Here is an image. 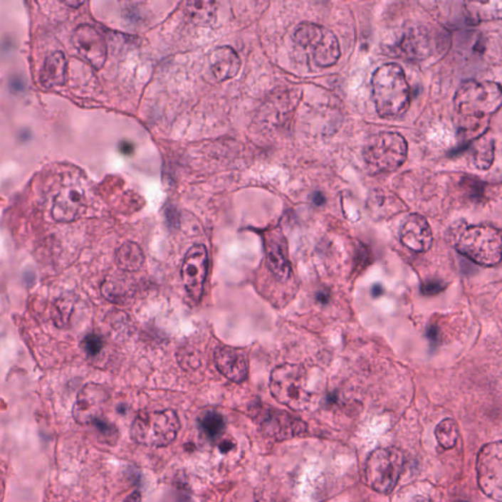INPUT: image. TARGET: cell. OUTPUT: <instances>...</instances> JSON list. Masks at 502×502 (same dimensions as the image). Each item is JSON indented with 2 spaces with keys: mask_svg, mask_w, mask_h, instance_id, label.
I'll list each match as a JSON object with an SVG mask.
<instances>
[{
  "mask_svg": "<svg viewBox=\"0 0 502 502\" xmlns=\"http://www.w3.org/2000/svg\"><path fill=\"white\" fill-rule=\"evenodd\" d=\"M474 164L479 169L490 168L493 160V142L483 140L477 145L474 152Z\"/></svg>",
  "mask_w": 502,
  "mask_h": 502,
  "instance_id": "d4e9b609",
  "label": "cell"
},
{
  "mask_svg": "<svg viewBox=\"0 0 502 502\" xmlns=\"http://www.w3.org/2000/svg\"><path fill=\"white\" fill-rule=\"evenodd\" d=\"M101 291L108 300L121 303L129 296V283L125 280L117 279L115 277L108 278L104 281Z\"/></svg>",
  "mask_w": 502,
  "mask_h": 502,
  "instance_id": "44dd1931",
  "label": "cell"
},
{
  "mask_svg": "<svg viewBox=\"0 0 502 502\" xmlns=\"http://www.w3.org/2000/svg\"><path fill=\"white\" fill-rule=\"evenodd\" d=\"M501 90L493 82L468 80L454 96L457 129L466 137H480L488 128L491 117L501 108Z\"/></svg>",
  "mask_w": 502,
  "mask_h": 502,
  "instance_id": "6da1fadb",
  "label": "cell"
},
{
  "mask_svg": "<svg viewBox=\"0 0 502 502\" xmlns=\"http://www.w3.org/2000/svg\"><path fill=\"white\" fill-rule=\"evenodd\" d=\"M82 347L88 355L95 356L103 350V342L100 335L90 334L83 340Z\"/></svg>",
  "mask_w": 502,
  "mask_h": 502,
  "instance_id": "484cf974",
  "label": "cell"
},
{
  "mask_svg": "<svg viewBox=\"0 0 502 502\" xmlns=\"http://www.w3.org/2000/svg\"><path fill=\"white\" fill-rule=\"evenodd\" d=\"M407 140L399 132H381L369 137L364 160L371 171L389 173L399 169L407 158Z\"/></svg>",
  "mask_w": 502,
  "mask_h": 502,
  "instance_id": "5b68a950",
  "label": "cell"
},
{
  "mask_svg": "<svg viewBox=\"0 0 502 502\" xmlns=\"http://www.w3.org/2000/svg\"><path fill=\"white\" fill-rule=\"evenodd\" d=\"M108 399V392L98 385L85 387L78 397L73 415L80 425H90L101 418L103 405Z\"/></svg>",
  "mask_w": 502,
  "mask_h": 502,
  "instance_id": "4fadbf2b",
  "label": "cell"
},
{
  "mask_svg": "<svg viewBox=\"0 0 502 502\" xmlns=\"http://www.w3.org/2000/svg\"><path fill=\"white\" fill-rule=\"evenodd\" d=\"M270 391L281 404L291 410L306 409L310 394L306 389V377L303 367L283 364L276 367L270 378Z\"/></svg>",
  "mask_w": 502,
  "mask_h": 502,
  "instance_id": "52a82bcc",
  "label": "cell"
},
{
  "mask_svg": "<svg viewBox=\"0 0 502 502\" xmlns=\"http://www.w3.org/2000/svg\"><path fill=\"white\" fill-rule=\"evenodd\" d=\"M200 428L210 438L214 439L220 436L225 430V420L220 413L215 411H208L199 420Z\"/></svg>",
  "mask_w": 502,
  "mask_h": 502,
  "instance_id": "603a6c76",
  "label": "cell"
},
{
  "mask_svg": "<svg viewBox=\"0 0 502 502\" xmlns=\"http://www.w3.org/2000/svg\"><path fill=\"white\" fill-rule=\"evenodd\" d=\"M252 417L256 419L261 431L276 441H287L306 432V424L300 419L272 407H256Z\"/></svg>",
  "mask_w": 502,
  "mask_h": 502,
  "instance_id": "30bf717a",
  "label": "cell"
},
{
  "mask_svg": "<svg viewBox=\"0 0 502 502\" xmlns=\"http://www.w3.org/2000/svg\"><path fill=\"white\" fill-rule=\"evenodd\" d=\"M298 48L311 57L316 66L328 68L337 63L340 48L337 36L332 31L314 23H301L293 33Z\"/></svg>",
  "mask_w": 502,
  "mask_h": 502,
  "instance_id": "8992f818",
  "label": "cell"
},
{
  "mask_svg": "<svg viewBox=\"0 0 502 502\" xmlns=\"http://www.w3.org/2000/svg\"><path fill=\"white\" fill-rule=\"evenodd\" d=\"M67 59L62 51L49 54L44 60L40 80L44 88L61 87L66 83Z\"/></svg>",
  "mask_w": 502,
  "mask_h": 502,
  "instance_id": "d6986e66",
  "label": "cell"
},
{
  "mask_svg": "<svg viewBox=\"0 0 502 502\" xmlns=\"http://www.w3.org/2000/svg\"><path fill=\"white\" fill-rule=\"evenodd\" d=\"M179 428L181 423L175 411L140 412L132 424L131 436L142 446L164 447L175 441Z\"/></svg>",
  "mask_w": 502,
  "mask_h": 502,
  "instance_id": "277c9868",
  "label": "cell"
},
{
  "mask_svg": "<svg viewBox=\"0 0 502 502\" xmlns=\"http://www.w3.org/2000/svg\"><path fill=\"white\" fill-rule=\"evenodd\" d=\"M217 4L214 1L187 2V10L192 19L199 23H209L214 18Z\"/></svg>",
  "mask_w": 502,
  "mask_h": 502,
  "instance_id": "cb8c5ba5",
  "label": "cell"
},
{
  "mask_svg": "<svg viewBox=\"0 0 502 502\" xmlns=\"http://www.w3.org/2000/svg\"><path fill=\"white\" fill-rule=\"evenodd\" d=\"M216 367L220 373L235 383L246 381L249 366L243 351L231 347L218 348L215 352Z\"/></svg>",
  "mask_w": 502,
  "mask_h": 502,
  "instance_id": "e0dca14e",
  "label": "cell"
},
{
  "mask_svg": "<svg viewBox=\"0 0 502 502\" xmlns=\"http://www.w3.org/2000/svg\"><path fill=\"white\" fill-rule=\"evenodd\" d=\"M210 67L216 80L223 82L236 76L241 67V60L233 48L222 46L210 54Z\"/></svg>",
  "mask_w": 502,
  "mask_h": 502,
  "instance_id": "ac0fdd59",
  "label": "cell"
},
{
  "mask_svg": "<svg viewBox=\"0 0 502 502\" xmlns=\"http://www.w3.org/2000/svg\"><path fill=\"white\" fill-rule=\"evenodd\" d=\"M64 4L66 5H68V6L74 7V9H78V7H79L80 5H82L83 4H84V2L66 1V2H64Z\"/></svg>",
  "mask_w": 502,
  "mask_h": 502,
  "instance_id": "1f68e13d",
  "label": "cell"
},
{
  "mask_svg": "<svg viewBox=\"0 0 502 502\" xmlns=\"http://www.w3.org/2000/svg\"><path fill=\"white\" fill-rule=\"evenodd\" d=\"M403 246L415 252H426L433 244V233L428 221L422 215L411 214L400 230Z\"/></svg>",
  "mask_w": 502,
  "mask_h": 502,
  "instance_id": "5bb4252c",
  "label": "cell"
},
{
  "mask_svg": "<svg viewBox=\"0 0 502 502\" xmlns=\"http://www.w3.org/2000/svg\"><path fill=\"white\" fill-rule=\"evenodd\" d=\"M72 43L79 56L93 68H103L108 58V46L98 30L90 25H80L73 33Z\"/></svg>",
  "mask_w": 502,
  "mask_h": 502,
  "instance_id": "7c38bea8",
  "label": "cell"
},
{
  "mask_svg": "<svg viewBox=\"0 0 502 502\" xmlns=\"http://www.w3.org/2000/svg\"><path fill=\"white\" fill-rule=\"evenodd\" d=\"M455 249L476 264L498 265L501 260V234L491 226H467L455 235Z\"/></svg>",
  "mask_w": 502,
  "mask_h": 502,
  "instance_id": "3957f363",
  "label": "cell"
},
{
  "mask_svg": "<svg viewBox=\"0 0 502 502\" xmlns=\"http://www.w3.org/2000/svg\"><path fill=\"white\" fill-rule=\"evenodd\" d=\"M371 85L375 108L380 117L397 119L407 113L410 105V88L399 64L380 66L372 76Z\"/></svg>",
  "mask_w": 502,
  "mask_h": 502,
  "instance_id": "7a4b0ae2",
  "label": "cell"
},
{
  "mask_svg": "<svg viewBox=\"0 0 502 502\" xmlns=\"http://www.w3.org/2000/svg\"><path fill=\"white\" fill-rule=\"evenodd\" d=\"M267 263L273 275L286 280L291 275V263L288 256L287 244L279 231H268L264 236Z\"/></svg>",
  "mask_w": 502,
  "mask_h": 502,
  "instance_id": "9a60e30c",
  "label": "cell"
},
{
  "mask_svg": "<svg viewBox=\"0 0 502 502\" xmlns=\"http://www.w3.org/2000/svg\"><path fill=\"white\" fill-rule=\"evenodd\" d=\"M92 425L95 426V428L98 429V431L103 434V439H105L108 444H111V441H116V428L112 425V424L108 423V421L103 420V418H100L98 419V420H95Z\"/></svg>",
  "mask_w": 502,
  "mask_h": 502,
  "instance_id": "4316f807",
  "label": "cell"
},
{
  "mask_svg": "<svg viewBox=\"0 0 502 502\" xmlns=\"http://www.w3.org/2000/svg\"><path fill=\"white\" fill-rule=\"evenodd\" d=\"M427 337H428L432 342H436V340H438L439 329L436 325H432V326L429 328L428 331H427Z\"/></svg>",
  "mask_w": 502,
  "mask_h": 502,
  "instance_id": "f1b7e54d",
  "label": "cell"
},
{
  "mask_svg": "<svg viewBox=\"0 0 502 502\" xmlns=\"http://www.w3.org/2000/svg\"><path fill=\"white\" fill-rule=\"evenodd\" d=\"M317 299H318V301L321 303H327L328 301H329V296L327 295V293H317L316 296Z\"/></svg>",
  "mask_w": 502,
  "mask_h": 502,
  "instance_id": "4dcf8cb0",
  "label": "cell"
},
{
  "mask_svg": "<svg viewBox=\"0 0 502 502\" xmlns=\"http://www.w3.org/2000/svg\"><path fill=\"white\" fill-rule=\"evenodd\" d=\"M116 262L120 269L123 271H137L144 264V252L137 244L127 241L122 244L117 251Z\"/></svg>",
  "mask_w": 502,
  "mask_h": 502,
  "instance_id": "ffe728a7",
  "label": "cell"
},
{
  "mask_svg": "<svg viewBox=\"0 0 502 502\" xmlns=\"http://www.w3.org/2000/svg\"><path fill=\"white\" fill-rule=\"evenodd\" d=\"M434 434H436L439 444L444 449H451L455 446L457 439H459V429H457V425L454 420H452V419H444L436 426Z\"/></svg>",
  "mask_w": 502,
  "mask_h": 502,
  "instance_id": "7402d4cb",
  "label": "cell"
},
{
  "mask_svg": "<svg viewBox=\"0 0 502 502\" xmlns=\"http://www.w3.org/2000/svg\"><path fill=\"white\" fill-rule=\"evenodd\" d=\"M315 202L317 205H321L323 204V196H319V197H315Z\"/></svg>",
  "mask_w": 502,
  "mask_h": 502,
  "instance_id": "d6a6232c",
  "label": "cell"
},
{
  "mask_svg": "<svg viewBox=\"0 0 502 502\" xmlns=\"http://www.w3.org/2000/svg\"><path fill=\"white\" fill-rule=\"evenodd\" d=\"M446 288V286L444 285V283L439 282V281L432 280L424 283L423 285L421 286V291H422V293L425 296H434L441 293V291H443Z\"/></svg>",
  "mask_w": 502,
  "mask_h": 502,
  "instance_id": "83f0119b",
  "label": "cell"
},
{
  "mask_svg": "<svg viewBox=\"0 0 502 502\" xmlns=\"http://www.w3.org/2000/svg\"><path fill=\"white\" fill-rule=\"evenodd\" d=\"M371 293L374 298H379V296L383 295L384 288L382 287L381 285H379V283H377V285H374L373 288H371Z\"/></svg>",
  "mask_w": 502,
  "mask_h": 502,
  "instance_id": "f546056e",
  "label": "cell"
},
{
  "mask_svg": "<svg viewBox=\"0 0 502 502\" xmlns=\"http://www.w3.org/2000/svg\"><path fill=\"white\" fill-rule=\"evenodd\" d=\"M85 208L84 192L78 187H63L57 194L52 207V216L58 222L76 220Z\"/></svg>",
  "mask_w": 502,
  "mask_h": 502,
  "instance_id": "2e32d148",
  "label": "cell"
},
{
  "mask_svg": "<svg viewBox=\"0 0 502 502\" xmlns=\"http://www.w3.org/2000/svg\"><path fill=\"white\" fill-rule=\"evenodd\" d=\"M208 256L204 244H197L189 249L182 267V279L187 293L194 301H199L206 279Z\"/></svg>",
  "mask_w": 502,
  "mask_h": 502,
  "instance_id": "8fae6325",
  "label": "cell"
},
{
  "mask_svg": "<svg viewBox=\"0 0 502 502\" xmlns=\"http://www.w3.org/2000/svg\"><path fill=\"white\" fill-rule=\"evenodd\" d=\"M478 483L493 501H502V444L501 441L486 444L478 454Z\"/></svg>",
  "mask_w": 502,
  "mask_h": 502,
  "instance_id": "9c48e42d",
  "label": "cell"
},
{
  "mask_svg": "<svg viewBox=\"0 0 502 502\" xmlns=\"http://www.w3.org/2000/svg\"><path fill=\"white\" fill-rule=\"evenodd\" d=\"M403 468L402 452L392 447L376 449L367 460L366 481L372 490L389 494L399 482Z\"/></svg>",
  "mask_w": 502,
  "mask_h": 502,
  "instance_id": "ba28073f",
  "label": "cell"
}]
</instances>
